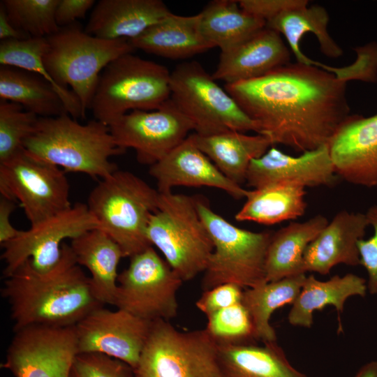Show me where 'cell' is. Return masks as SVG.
<instances>
[{"label": "cell", "instance_id": "44", "mask_svg": "<svg viewBox=\"0 0 377 377\" xmlns=\"http://www.w3.org/2000/svg\"><path fill=\"white\" fill-rule=\"evenodd\" d=\"M30 38L27 34L16 29L10 22L5 8L0 3V39L5 40H23Z\"/></svg>", "mask_w": 377, "mask_h": 377}, {"label": "cell", "instance_id": "34", "mask_svg": "<svg viewBox=\"0 0 377 377\" xmlns=\"http://www.w3.org/2000/svg\"><path fill=\"white\" fill-rule=\"evenodd\" d=\"M46 37L5 40L0 43V64L34 73L43 77L63 101L68 113L75 119L84 118L79 98L72 90L61 87L46 71L43 61Z\"/></svg>", "mask_w": 377, "mask_h": 377}, {"label": "cell", "instance_id": "16", "mask_svg": "<svg viewBox=\"0 0 377 377\" xmlns=\"http://www.w3.org/2000/svg\"><path fill=\"white\" fill-rule=\"evenodd\" d=\"M152 322L121 309L98 307L75 325L78 353H102L126 362L134 370Z\"/></svg>", "mask_w": 377, "mask_h": 377}, {"label": "cell", "instance_id": "21", "mask_svg": "<svg viewBox=\"0 0 377 377\" xmlns=\"http://www.w3.org/2000/svg\"><path fill=\"white\" fill-rule=\"evenodd\" d=\"M368 226L365 214L339 212L306 248L305 272L326 275L339 264L360 265L357 243L363 239Z\"/></svg>", "mask_w": 377, "mask_h": 377}, {"label": "cell", "instance_id": "33", "mask_svg": "<svg viewBox=\"0 0 377 377\" xmlns=\"http://www.w3.org/2000/svg\"><path fill=\"white\" fill-rule=\"evenodd\" d=\"M306 277L302 274L244 290L242 302L251 317L258 341L276 342L275 330L269 322L271 316L277 309L293 304Z\"/></svg>", "mask_w": 377, "mask_h": 377}, {"label": "cell", "instance_id": "3", "mask_svg": "<svg viewBox=\"0 0 377 377\" xmlns=\"http://www.w3.org/2000/svg\"><path fill=\"white\" fill-rule=\"evenodd\" d=\"M24 147L64 171L102 179L117 170L110 158L126 151L117 145L108 126L96 119L80 124L68 114L39 117Z\"/></svg>", "mask_w": 377, "mask_h": 377}, {"label": "cell", "instance_id": "35", "mask_svg": "<svg viewBox=\"0 0 377 377\" xmlns=\"http://www.w3.org/2000/svg\"><path fill=\"white\" fill-rule=\"evenodd\" d=\"M8 18L18 31L29 37H47L59 27L55 10L59 0H3Z\"/></svg>", "mask_w": 377, "mask_h": 377}, {"label": "cell", "instance_id": "20", "mask_svg": "<svg viewBox=\"0 0 377 377\" xmlns=\"http://www.w3.org/2000/svg\"><path fill=\"white\" fill-rule=\"evenodd\" d=\"M290 52L281 34L265 26L232 49L221 52L212 76L226 84L253 80L289 64Z\"/></svg>", "mask_w": 377, "mask_h": 377}, {"label": "cell", "instance_id": "43", "mask_svg": "<svg viewBox=\"0 0 377 377\" xmlns=\"http://www.w3.org/2000/svg\"><path fill=\"white\" fill-rule=\"evenodd\" d=\"M15 208L14 201L1 197L0 200V243L1 245L17 237L22 230L14 228L10 223V215Z\"/></svg>", "mask_w": 377, "mask_h": 377}, {"label": "cell", "instance_id": "22", "mask_svg": "<svg viewBox=\"0 0 377 377\" xmlns=\"http://www.w3.org/2000/svg\"><path fill=\"white\" fill-rule=\"evenodd\" d=\"M171 12L161 0H100L84 29L107 40H132Z\"/></svg>", "mask_w": 377, "mask_h": 377}, {"label": "cell", "instance_id": "2", "mask_svg": "<svg viewBox=\"0 0 377 377\" xmlns=\"http://www.w3.org/2000/svg\"><path fill=\"white\" fill-rule=\"evenodd\" d=\"M1 295L10 305L14 331L33 325L75 326L103 306L92 293L89 277L65 243L54 268L40 273L27 260L6 278Z\"/></svg>", "mask_w": 377, "mask_h": 377}, {"label": "cell", "instance_id": "7", "mask_svg": "<svg viewBox=\"0 0 377 377\" xmlns=\"http://www.w3.org/2000/svg\"><path fill=\"white\" fill-rule=\"evenodd\" d=\"M195 199L214 246L203 272L204 291L224 283L246 289L266 282L265 260L273 232L240 228L214 212L203 198Z\"/></svg>", "mask_w": 377, "mask_h": 377}, {"label": "cell", "instance_id": "10", "mask_svg": "<svg viewBox=\"0 0 377 377\" xmlns=\"http://www.w3.org/2000/svg\"><path fill=\"white\" fill-rule=\"evenodd\" d=\"M135 377H221L218 345L205 329L182 332L152 322Z\"/></svg>", "mask_w": 377, "mask_h": 377}, {"label": "cell", "instance_id": "29", "mask_svg": "<svg viewBox=\"0 0 377 377\" xmlns=\"http://www.w3.org/2000/svg\"><path fill=\"white\" fill-rule=\"evenodd\" d=\"M329 20L326 9L313 5L285 11L267 21L266 27L284 36L297 62L325 70L327 65L307 57L302 52L300 44L305 34L312 33L317 38L323 54L332 59L342 56V49L328 33Z\"/></svg>", "mask_w": 377, "mask_h": 377}, {"label": "cell", "instance_id": "24", "mask_svg": "<svg viewBox=\"0 0 377 377\" xmlns=\"http://www.w3.org/2000/svg\"><path fill=\"white\" fill-rule=\"evenodd\" d=\"M77 263L90 273L96 299L102 304L114 305L119 274L117 267L124 254L119 246L99 228L85 232L70 244Z\"/></svg>", "mask_w": 377, "mask_h": 377}, {"label": "cell", "instance_id": "17", "mask_svg": "<svg viewBox=\"0 0 377 377\" xmlns=\"http://www.w3.org/2000/svg\"><path fill=\"white\" fill-rule=\"evenodd\" d=\"M327 146L337 175L355 185L377 186V114H350Z\"/></svg>", "mask_w": 377, "mask_h": 377}, {"label": "cell", "instance_id": "11", "mask_svg": "<svg viewBox=\"0 0 377 377\" xmlns=\"http://www.w3.org/2000/svg\"><path fill=\"white\" fill-rule=\"evenodd\" d=\"M182 279L152 246L130 258L117 279L114 305L149 321L174 318Z\"/></svg>", "mask_w": 377, "mask_h": 377}, {"label": "cell", "instance_id": "1", "mask_svg": "<svg viewBox=\"0 0 377 377\" xmlns=\"http://www.w3.org/2000/svg\"><path fill=\"white\" fill-rule=\"evenodd\" d=\"M224 89L254 121L257 133L302 153L327 145L350 115L346 82L298 62Z\"/></svg>", "mask_w": 377, "mask_h": 377}, {"label": "cell", "instance_id": "19", "mask_svg": "<svg viewBox=\"0 0 377 377\" xmlns=\"http://www.w3.org/2000/svg\"><path fill=\"white\" fill-rule=\"evenodd\" d=\"M149 174L156 181L161 193L175 186H207L221 189L232 198H246L248 190L228 179L198 148L193 133L163 158L151 165Z\"/></svg>", "mask_w": 377, "mask_h": 377}, {"label": "cell", "instance_id": "42", "mask_svg": "<svg viewBox=\"0 0 377 377\" xmlns=\"http://www.w3.org/2000/svg\"><path fill=\"white\" fill-rule=\"evenodd\" d=\"M95 5L94 0H59L55 10V20L59 28L84 18L87 12Z\"/></svg>", "mask_w": 377, "mask_h": 377}, {"label": "cell", "instance_id": "26", "mask_svg": "<svg viewBox=\"0 0 377 377\" xmlns=\"http://www.w3.org/2000/svg\"><path fill=\"white\" fill-rule=\"evenodd\" d=\"M198 148L230 181L241 184L246 182L252 160L262 156L272 145L260 134L251 135L229 131L211 135L193 133Z\"/></svg>", "mask_w": 377, "mask_h": 377}, {"label": "cell", "instance_id": "5", "mask_svg": "<svg viewBox=\"0 0 377 377\" xmlns=\"http://www.w3.org/2000/svg\"><path fill=\"white\" fill-rule=\"evenodd\" d=\"M43 61L52 78L79 98L84 115L89 110L100 75L113 60L135 48L127 39L90 35L75 22L46 37Z\"/></svg>", "mask_w": 377, "mask_h": 377}, {"label": "cell", "instance_id": "32", "mask_svg": "<svg viewBox=\"0 0 377 377\" xmlns=\"http://www.w3.org/2000/svg\"><path fill=\"white\" fill-rule=\"evenodd\" d=\"M200 13L205 39L221 52L235 47L266 26V22L244 11L237 1L214 0Z\"/></svg>", "mask_w": 377, "mask_h": 377}, {"label": "cell", "instance_id": "12", "mask_svg": "<svg viewBox=\"0 0 377 377\" xmlns=\"http://www.w3.org/2000/svg\"><path fill=\"white\" fill-rule=\"evenodd\" d=\"M0 193L3 198L19 202L31 226L72 206L65 171L25 149L0 163Z\"/></svg>", "mask_w": 377, "mask_h": 377}, {"label": "cell", "instance_id": "36", "mask_svg": "<svg viewBox=\"0 0 377 377\" xmlns=\"http://www.w3.org/2000/svg\"><path fill=\"white\" fill-rule=\"evenodd\" d=\"M38 118L20 104L1 99L0 163L10 160L24 149V142L34 132Z\"/></svg>", "mask_w": 377, "mask_h": 377}, {"label": "cell", "instance_id": "4", "mask_svg": "<svg viewBox=\"0 0 377 377\" xmlns=\"http://www.w3.org/2000/svg\"><path fill=\"white\" fill-rule=\"evenodd\" d=\"M159 195L137 175L117 170L94 187L87 205L98 228L115 241L124 257L131 258L151 246L147 230Z\"/></svg>", "mask_w": 377, "mask_h": 377}, {"label": "cell", "instance_id": "40", "mask_svg": "<svg viewBox=\"0 0 377 377\" xmlns=\"http://www.w3.org/2000/svg\"><path fill=\"white\" fill-rule=\"evenodd\" d=\"M244 288L234 283H224L205 290L195 303L206 316L242 302Z\"/></svg>", "mask_w": 377, "mask_h": 377}, {"label": "cell", "instance_id": "28", "mask_svg": "<svg viewBox=\"0 0 377 377\" xmlns=\"http://www.w3.org/2000/svg\"><path fill=\"white\" fill-rule=\"evenodd\" d=\"M221 377H308L276 342L218 345Z\"/></svg>", "mask_w": 377, "mask_h": 377}, {"label": "cell", "instance_id": "23", "mask_svg": "<svg viewBox=\"0 0 377 377\" xmlns=\"http://www.w3.org/2000/svg\"><path fill=\"white\" fill-rule=\"evenodd\" d=\"M200 13L182 16L171 13L139 36L130 40L135 49L170 59H183L214 47L204 37Z\"/></svg>", "mask_w": 377, "mask_h": 377}, {"label": "cell", "instance_id": "15", "mask_svg": "<svg viewBox=\"0 0 377 377\" xmlns=\"http://www.w3.org/2000/svg\"><path fill=\"white\" fill-rule=\"evenodd\" d=\"M109 127L119 147L134 149L138 161L150 166L163 158L193 131L192 124L170 99L156 110L131 111Z\"/></svg>", "mask_w": 377, "mask_h": 377}, {"label": "cell", "instance_id": "14", "mask_svg": "<svg viewBox=\"0 0 377 377\" xmlns=\"http://www.w3.org/2000/svg\"><path fill=\"white\" fill-rule=\"evenodd\" d=\"M14 332L3 368L15 377H69L78 354L75 326L33 325Z\"/></svg>", "mask_w": 377, "mask_h": 377}, {"label": "cell", "instance_id": "41", "mask_svg": "<svg viewBox=\"0 0 377 377\" xmlns=\"http://www.w3.org/2000/svg\"><path fill=\"white\" fill-rule=\"evenodd\" d=\"M237 2L244 11L266 22L285 11L309 4L306 0H239Z\"/></svg>", "mask_w": 377, "mask_h": 377}, {"label": "cell", "instance_id": "9", "mask_svg": "<svg viewBox=\"0 0 377 377\" xmlns=\"http://www.w3.org/2000/svg\"><path fill=\"white\" fill-rule=\"evenodd\" d=\"M170 99L198 135L229 131L258 133L254 121L195 61L181 63L171 72Z\"/></svg>", "mask_w": 377, "mask_h": 377}, {"label": "cell", "instance_id": "27", "mask_svg": "<svg viewBox=\"0 0 377 377\" xmlns=\"http://www.w3.org/2000/svg\"><path fill=\"white\" fill-rule=\"evenodd\" d=\"M328 221L318 214L304 222H291L272 233L266 255V282L306 274L304 254Z\"/></svg>", "mask_w": 377, "mask_h": 377}, {"label": "cell", "instance_id": "18", "mask_svg": "<svg viewBox=\"0 0 377 377\" xmlns=\"http://www.w3.org/2000/svg\"><path fill=\"white\" fill-rule=\"evenodd\" d=\"M336 180L327 145L298 156L271 147L262 156L251 161L246 176L248 186L254 189L281 182L295 183L305 188L331 186Z\"/></svg>", "mask_w": 377, "mask_h": 377}, {"label": "cell", "instance_id": "6", "mask_svg": "<svg viewBox=\"0 0 377 377\" xmlns=\"http://www.w3.org/2000/svg\"><path fill=\"white\" fill-rule=\"evenodd\" d=\"M170 73L133 53L120 56L101 73L89 110L108 126L131 111L158 110L170 98Z\"/></svg>", "mask_w": 377, "mask_h": 377}, {"label": "cell", "instance_id": "39", "mask_svg": "<svg viewBox=\"0 0 377 377\" xmlns=\"http://www.w3.org/2000/svg\"><path fill=\"white\" fill-rule=\"evenodd\" d=\"M369 226H372L374 235L368 239H362L357 243L360 265L366 269L368 279L367 290L377 294V205L371 206L365 213Z\"/></svg>", "mask_w": 377, "mask_h": 377}, {"label": "cell", "instance_id": "37", "mask_svg": "<svg viewBox=\"0 0 377 377\" xmlns=\"http://www.w3.org/2000/svg\"><path fill=\"white\" fill-rule=\"evenodd\" d=\"M205 330L217 345L257 343L251 317L239 302L207 316Z\"/></svg>", "mask_w": 377, "mask_h": 377}, {"label": "cell", "instance_id": "30", "mask_svg": "<svg viewBox=\"0 0 377 377\" xmlns=\"http://www.w3.org/2000/svg\"><path fill=\"white\" fill-rule=\"evenodd\" d=\"M305 187L281 182L248 191L246 202L235 214L238 221L273 225L295 220L306 210Z\"/></svg>", "mask_w": 377, "mask_h": 377}, {"label": "cell", "instance_id": "8", "mask_svg": "<svg viewBox=\"0 0 377 377\" xmlns=\"http://www.w3.org/2000/svg\"><path fill=\"white\" fill-rule=\"evenodd\" d=\"M147 236L183 281L207 267L214 246L198 211L195 197L172 191L161 193L150 217Z\"/></svg>", "mask_w": 377, "mask_h": 377}, {"label": "cell", "instance_id": "31", "mask_svg": "<svg viewBox=\"0 0 377 377\" xmlns=\"http://www.w3.org/2000/svg\"><path fill=\"white\" fill-rule=\"evenodd\" d=\"M0 98L20 104L39 117L68 114L63 101L46 80L10 66H0Z\"/></svg>", "mask_w": 377, "mask_h": 377}, {"label": "cell", "instance_id": "38", "mask_svg": "<svg viewBox=\"0 0 377 377\" xmlns=\"http://www.w3.org/2000/svg\"><path fill=\"white\" fill-rule=\"evenodd\" d=\"M69 377H135L133 369L124 362L99 353H78Z\"/></svg>", "mask_w": 377, "mask_h": 377}, {"label": "cell", "instance_id": "25", "mask_svg": "<svg viewBox=\"0 0 377 377\" xmlns=\"http://www.w3.org/2000/svg\"><path fill=\"white\" fill-rule=\"evenodd\" d=\"M367 291V280L354 274L335 275L327 281H320L311 274L306 277L293 303L288 320L293 326L310 328L313 323V312L332 305L338 314L339 332L342 331L341 315L345 302L353 296L365 297Z\"/></svg>", "mask_w": 377, "mask_h": 377}, {"label": "cell", "instance_id": "45", "mask_svg": "<svg viewBox=\"0 0 377 377\" xmlns=\"http://www.w3.org/2000/svg\"><path fill=\"white\" fill-rule=\"evenodd\" d=\"M354 377H377V361L365 363L358 369Z\"/></svg>", "mask_w": 377, "mask_h": 377}, {"label": "cell", "instance_id": "13", "mask_svg": "<svg viewBox=\"0 0 377 377\" xmlns=\"http://www.w3.org/2000/svg\"><path fill=\"white\" fill-rule=\"evenodd\" d=\"M97 228L98 223L87 205L78 202L27 230H22L17 237L1 245V258L6 264L4 276L11 275L27 260L40 273L52 270L61 258L64 239L72 240Z\"/></svg>", "mask_w": 377, "mask_h": 377}]
</instances>
